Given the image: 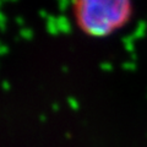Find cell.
I'll return each instance as SVG.
<instances>
[{
	"instance_id": "obj_1",
	"label": "cell",
	"mask_w": 147,
	"mask_h": 147,
	"mask_svg": "<svg viewBox=\"0 0 147 147\" xmlns=\"http://www.w3.org/2000/svg\"><path fill=\"white\" fill-rule=\"evenodd\" d=\"M71 11L82 33L103 38L129 22L132 0H71Z\"/></svg>"
}]
</instances>
